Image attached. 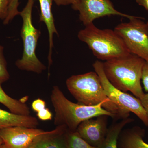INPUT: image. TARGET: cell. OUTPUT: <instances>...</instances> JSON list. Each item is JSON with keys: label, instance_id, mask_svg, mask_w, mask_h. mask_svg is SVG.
I'll use <instances>...</instances> for the list:
<instances>
[{"label": "cell", "instance_id": "1", "mask_svg": "<svg viewBox=\"0 0 148 148\" xmlns=\"http://www.w3.org/2000/svg\"><path fill=\"white\" fill-rule=\"evenodd\" d=\"M145 61L130 53L103 63L106 77L111 84L124 92H132L141 99L145 95L142 85V71Z\"/></svg>", "mask_w": 148, "mask_h": 148}, {"label": "cell", "instance_id": "2", "mask_svg": "<svg viewBox=\"0 0 148 148\" xmlns=\"http://www.w3.org/2000/svg\"><path fill=\"white\" fill-rule=\"evenodd\" d=\"M66 86L78 103L87 106H95L105 102L114 119L129 117L130 113L123 110L111 101L106 95L100 77L95 72L72 75L67 79Z\"/></svg>", "mask_w": 148, "mask_h": 148}, {"label": "cell", "instance_id": "3", "mask_svg": "<svg viewBox=\"0 0 148 148\" xmlns=\"http://www.w3.org/2000/svg\"><path fill=\"white\" fill-rule=\"evenodd\" d=\"M55 111V125H64L70 131H76L79 125L86 120L102 115L114 119L105 102L95 106H87L73 103L66 98L57 86H53L50 96Z\"/></svg>", "mask_w": 148, "mask_h": 148}, {"label": "cell", "instance_id": "4", "mask_svg": "<svg viewBox=\"0 0 148 148\" xmlns=\"http://www.w3.org/2000/svg\"><path fill=\"white\" fill-rule=\"evenodd\" d=\"M77 36L100 60L107 61L130 53L123 40L114 30L99 29L93 23L80 30Z\"/></svg>", "mask_w": 148, "mask_h": 148}, {"label": "cell", "instance_id": "5", "mask_svg": "<svg viewBox=\"0 0 148 148\" xmlns=\"http://www.w3.org/2000/svg\"><path fill=\"white\" fill-rule=\"evenodd\" d=\"M34 2V0H28L24 8L19 12L23 21L21 36L23 41V51L22 57L16 61L15 65L22 71L40 74L46 69V67L36 55V49L41 32L34 27L32 23Z\"/></svg>", "mask_w": 148, "mask_h": 148}, {"label": "cell", "instance_id": "6", "mask_svg": "<svg viewBox=\"0 0 148 148\" xmlns=\"http://www.w3.org/2000/svg\"><path fill=\"white\" fill-rule=\"evenodd\" d=\"M135 16L128 22L121 23L114 31L124 42L130 52L148 62V23Z\"/></svg>", "mask_w": 148, "mask_h": 148}, {"label": "cell", "instance_id": "7", "mask_svg": "<svg viewBox=\"0 0 148 148\" xmlns=\"http://www.w3.org/2000/svg\"><path fill=\"white\" fill-rule=\"evenodd\" d=\"M92 66L95 72L100 77L108 98L122 110L135 114L148 127L147 116L140 99L114 87L104 73L103 63L96 61Z\"/></svg>", "mask_w": 148, "mask_h": 148}, {"label": "cell", "instance_id": "8", "mask_svg": "<svg viewBox=\"0 0 148 148\" xmlns=\"http://www.w3.org/2000/svg\"><path fill=\"white\" fill-rule=\"evenodd\" d=\"M72 8L79 12V20L85 27L104 16L118 15L129 19L135 17L116 10L110 0H80L76 5L72 6Z\"/></svg>", "mask_w": 148, "mask_h": 148}, {"label": "cell", "instance_id": "9", "mask_svg": "<svg viewBox=\"0 0 148 148\" xmlns=\"http://www.w3.org/2000/svg\"><path fill=\"white\" fill-rule=\"evenodd\" d=\"M108 116L90 119L80 123L76 131L86 142L93 147H100L108 132Z\"/></svg>", "mask_w": 148, "mask_h": 148}, {"label": "cell", "instance_id": "10", "mask_svg": "<svg viewBox=\"0 0 148 148\" xmlns=\"http://www.w3.org/2000/svg\"><path fill=\"white\" fill-rule=\"evenodd\" d=\"M45 132L37 128L16 126L0 129V135L7 148H27L36 137Z\"/></svg>", "mask_w": 148, "mask_h": 148}, {"label": "cell", "instance_id": "11", "mask_svg": "<svg viewBox=\"0 0 148 148\" xmlns=\"http://www.w3.org/2000/svg\"><path fill=\"white\" fill-rule=\"evenodd\" d=\"M68 131L65 125L56 126L53 130L36 137L27 148H67Z\"/></svg>", "mask_w": 148, "mask_h": 148}, {"label": "cell", "instance_id": "12", "mask_svg": "<svg viewBox=\"0 0 148 148\" xmlns=\"http://www.w3.org/2000/svg\"><path fill=\"white\" fill-rule=\"evenodd\" d=\"M40 14V20L45 24L47 28L49 34V51L48 56V72H49L50 67L52 64V50L53 47V36L56 34L58 36V34L55 25L54 24V18L51 11V6L53 0H39Z\"/></svg>", "mask_w": 148, "mask_h": 148}, {"label": "cell", "instance_id": "13", "mask_svg": "<svg viewBox=\"0 0 148 148\" xmlns=\"http://www.w3.org/2000/svg\"><path fill=\"white\" fill-rule=\"evenodd\" d=\"M145 131L139 126L122 131L119 138V148H148V143L144 140Z\"/></svg>", "mask_w": 148, "mask_h": 148}, {"label": "cell", "instance_id": "14", "mask_svg": "<svg viewBox=\"0 0 148 148\" xmlns=\"http://www.w3.org/2000/svg\"><path fill=\"white\" fill-rule=\"evenodd\" d=\"M38 124L35 117L17 114L0 109V129L16 126L37 128Z\"/></svg>", "mask_w": 148, "mask_h": 148}, {"label": "cell", "instance_id": "15", "mask_svg": "<svg viewBox=\"0 0 148 148\" xmlns=\"http://www.w3.org/2000/svg\"><path fill=\"white\" fill-rule=\"evenodd\" d=\"M132 119L128 117L122 119L120 121L114 123L109 128L106 138L100 148H119L118 145L119 138L122 130L133 121Z\"/></svg>", "mask_w": 148, "mask_h": 148}, {"label": "cell", "instance_id": "16", "mask_svg": "<svg viewBox=\"0 0 148 148\" xmlns=\"http://www.w3.org/2000/svg\"><path fill=\"white\" fill-rule=\"evenodd\" d=\"M0 103L5 106L10 112L22 115H30V109L23 101L10 97L4 91L0 84Z\"/></svg>", "mask_w": 148, "mask_h": 148}, {"label": "cell", "instance_id": "17", "mask_svg": "<svg viewBox=\"0 0 148 148\" xmlns=\"http://www.w3.org/2000/svg\"><path fill=\"white\" fill-rule=\"evenodd\" d=\"M67 148H100L90 145L79 135L76 131L69 130L67 135Z\"/></svg>", "mask_w": 148, "mask_h": 148}, {"label": "cell", "instance_id": "18", "mask_svg": "<svg viewBox=\"0 0 148 148\" xmlns=\"http://www.w3.org/2000/svg\"><path fill=\"white\" fill-rule=\"evenodd\" d=\"M3 51V47L0 45V84H1L7 81L10 78Z\"/></svg>", "mask_w": 148, "mask_h": 148}, {"label": "cell", "instance_id": "19", "mask_svg": "<svg viewBox=\"0 0 148 148\" xmlns=\"http://www.w3.org/2000/svg\"><path fill=\"white\" fill-rule=\"evenodd\" d=\"M18 0H10L9 7L8 15L3 21L4 24L6 25L9 24L10 21L12 20L15 16L19 14L20 12L18 10Z\"/></svg>", "mask_w": 148, "mask_h": 148}, {"label": "cell", "instance_id": "20", "mask_svg": "<svg viewBox=\"0 0 148 148\" xmlns=\"http://www.w3.org/2000/svg\"><path fill=\"white\" fill-rule=\"evenodd\" d=\"M10 0H0V20L6 19L8 15Z\"/></svg>", "mask_w": 148, "mask_h": 148}, {"label": "cell", "instance_id": "21", "mask_svg": "<svg viewBox=\"0 0 148 148\" xmlns=\"http://www.w3.org/2000/svg\"><path fill=\"white\" fill-rule=\"evenodd\" d=\"M144 89L146 92H148V62H145L142 71V79Z\"/></svg>", "mask_w": 148, "mask_h": 148}, {"label": "cell", "instance_id": "22", "mask_svg": "<svg viewBox=\"0 0 148 148\" xmlns=\"http://www.w3.org/2000/svg\"><path fill=\"white\" fill-rule=\"evenodd\" d=\"M37 116L40 120L46 121L51 120L53 115L49 109L46 108H45L38 112L37 114Z\"/></svg>", "mask_w": 148, "mask_h": 148}, {"label": "cell", "instance_id": "23", "mask_svg": "<svg viewBox=\"0 0 148 148\" xmlns=\"http://www.w3.org/2000/svg\"><path fill=\"white\" fill-rule=\"evenodd\" d=\"M46 108V103L45 101L40 98H38L32 103V110L38 113L43 109Z\"/></svg>", "mask_w": 148, "mask_h": 148}, {"label": "cell", "instance_id": "24", "mask_svg": "<svg viewBox=\"0 0 148 148\" xmlns=\"http://www.w3.org/2000/svg\"><path fill=\"white\" fill-rule=\"evenodd\" d=\"M80 0H53V1L58 6L67 5H75L79 3Z\"/></svg>", "mask_w": 148, "mask_h": 148}, {"label": "cell", "instance_id": "25", "mask_svg": "<svg viewBox=\"0 0 148 148\" xmlns=\"http://www.w3.org/2000/svg\"><path fill=\"white\" fill-rule=\"evenodd\" d=\"M140 100L143 108L145 111L148 119V92L145 93L143 98Z\"/></svg>", "mask_w": 148, "mask_h": 148}, {"label": "cell", "instance_id": "26", "mask_svg": "<svg viewBox=\"0 0 148 148\" xmlns=\"http://www.w3.org/2000/svg\"><path fill=\"white\" fill-rule=\"evenodd\" d=\"M136 1L139 5L143 6L148 10V0H136Z\"/></svg>", "mask_w": 148, "mask_h": 148}, {"label": "cell", "instance_id": "27", "mask_svg": "<svg viewBox=\"0 0 148 148\" xmlns=\"http://www.w3.org/2000/svg\"><path fill=\"white\" fill-rule=\"evenodd\" d=\"M3 142L2 139L1 135H0V146L3 145Z\"/></svg>", "mask_w": 148, "mask_h": 148}, {"label": "cell", "instance_id": "28", "mask_svg": "<svg viewBox=\"0 0 148 148\" xmlns=\"http://www.w3.org/2000/svg\"><path fill=\"white\" fill-rule=\"evenodd\" d=\"M0 148H7L6 146L5 145V144H3V145H1L0 146Z\"/></svg>", "mask_w": 148, "mask_h": 148}, {"label": "cell", "instance_id": "29", "mask_svg": "<svg viewBox=\"0 0 148 148\" xmlns=\"http://www.w3.org/2000/svg\"></svg>", "mask_w": 148, "mask_h": 148}]
</instances>
